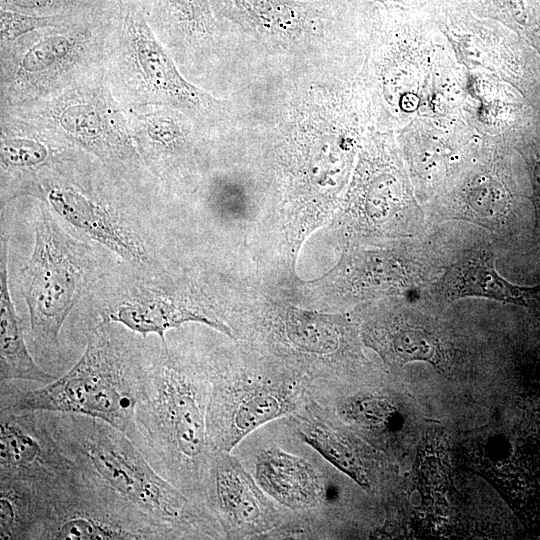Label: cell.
I'll return each instance as SVG.
<instances>
[{
    "mask_svg": "<svg viewBox=\"0 0 540 540\" xmlns=\"http://www.w3.org/2000/svg\"><path fill=\"white\" fill-rule=\"evenodd\" d=\"M234 90L255 80L362 63L366 19L354 27L340 0H210Z\"/></svg>",
    "mask_w": 540,
    "mask_h": 540,
    "instance_id": "6da1fadb",
    "label": "cell"
},
{
    "mask_svg": "<svg viewBox=\"0 0 540 540\" xmlns=\"http://www.w3.org/2000/svg\"><path fill=\"white\" fill-rule=\"evenodd\" d=\"M207 364L159 339L146 347L144 397L135 413V445L153 468L202 507L203 480L214 453L207 431ZM203 508V507H202Z\"/></svg>",
    "mask_w": 540,
    "mask_h": 540,
    "instance_id": "7a4b0ae2",
    "label": "cell"
},
{
    "mask_svg": "<svg viewBox=\"0 0 540 540\" xmlns=\"http://www.w3.org/2000/svg\"><path fill=\"white\" fill-rule=\"evenodd\" d=\"M0 495L1 527L10 540H176L78 465L47 480L6 481Z\"/></svg>",
    "mask_w": 540,
    "mask_h": 540,
    "instance_id": "3957f363",
    "label": "cell"
},
{
    "mask_svg": "<svg viewBox=\"0 0 540 540\" xmlns=\"http://www.w3.org/2000/svg\"><path fill=\"white\" fill-rule=\"evenodd\" d=\"M120 324L100 320L75 365L49 384L0 388V412L46 411L101 419L135 443V413L145 393L146 346Z\"/></svg>",
    "mask_w": 540,
    "mask_h": 540,
    "instance_id": "277c9868",
    "label": "cell"
},
{
    "mask_svg": "<svg viewBox=\"0 0 540 540\" xmlns=\"http://www.w3.org/2000/svg\"><path fill=\"white\" fill-rule=\"evenodd\" d=\"M42 412L67 457L169 529L176 539H224L208 513L161 476L125 433L94 417Z\"/></svg>",
    "mask_w": 540,
    "mask_h": 540,
    "instance_id": "5b68a950",
    "label": "cell"
},
{
    "mask_svg": "<svg viewBox=\"0 0 540 540\" xmlns=\"http://www.w3.org/2000/svg\"><path fill=\"white\" fill-rule=\"evenodd\" d=\"M279 508L276 538L327 539L340 500L337 471L297 433L287 417L249 434L233 451Z\"/></svg>",
    "mask_w": 540,
    "mask_h": 540,
    "instance_id": "8992f818",
    "label": "cell"
},
{
    "mask_svg": "<svg viewBox=\"0 0 540 540\" xmlns=\"http://www.w3.org/2000/svg\"><path fill=\"white\" fill-rule=\"evenodd\" d=\"M206 364L207 431L214 451L233 452L253 431L296 414L310 399V384L287 369H248L219 356Z\"/></svg>",
    "mask_w": 540,
    "mask_h": 540,
    "instance_id": "52a82bcc",
    "label": "cell"
},
{
    "mask_svg": "<svg viewBox=\"0 0 540 540\" xmlns=\"http://www.w3.org/2000/svg\"><path fill=\"white\" fill-rule=\"evenodd\" d=\"M46 205L40 207L33 249L19 275L30 335L42 354L59 348L61 329L81 297L88 268L83 245L60 228Z\"/></svg>",
    "mask_w": 540,
    "mask_h": 540,
    "instance_id": "ba28073f",
    "label": "cell"
},
{
    "mask_svg": "<svg viewBox=\"0 0 540 540\" xmlns=\"http://www.w3.org/2000/svg\"><path fill=\"white\" fill-rule=\"evenodd\" d=\"M135 80L157 103L176 109L206 132L225 133L235 119L229 98H218L188 81L158 38L140 0H119L110 14Z\"/></svg>",
    "mask_w": 540,
    "mask_h": 540,
    "instance_id": "9c48e42d",
    "label": "cell"
},
{
    "mask_svg": "<svg viewBox=\"0 0 540 540\" xmlns=\"http://www.w3.org/2000/svg\"><path fill=\"white\" fill-rule=\"evenodd\" d=\"M201 504L224 539L276 538L284 524L279 508L233 452L214 451Z\"/></svg>",
    "mask_w": 540,
    "mask_h": 540,
    "instance_id": "30bf717a",
    "label": "cell"
},
{
    "mask_svg": "<svg viewBox=\"0 0 540 540\" xmlns=\"http://www.w3.org/2000/svg\"><path fill=\"white\" fill-rule=\"evenodd\" d=\"M146 9L150 23L189 69L206 72L218 63L229 64L222 28L210 0H147Z\"/></svg>",
    "mask_w": 540,
    "mask_h": 540,
    "instance_id": "8fae6325",
    "label": "cell"
},
{
    "mask_svg": "<svg viewBox=\"0 0 540 540\" xmlns=\"http://www.w3.org/2000/svg\"><path fill=\"white\" fill-rule=\"evenodd\" d=\"M75 466L42 411L0 412V480H47Z\"/></svg>",
    "mask_w": 540,
    "mask_h": 540,
    "instance_id": "7c38bea8",
    "label": "cell"
},
{
    "mask_svg": "<svg viewBox=\"0 0 540 540\" xmlns=\"http://www.w3.org/2000/svg\"><path fill=\"white\" fill-rule=\"evenodd\" d=\"M45 203L86 237L106 247L136 267H148L151 258L143 242L107 205L68 185H53Z\"/></svg>",
    "mask_w": 540,
    "mask_h": 540,
    "instance_id": "4fadbf2b",
    "label": "cell"
},
{
    "mask_svg": "<svg viewBox=\"0 0 540 540\" xmlns=\"http://www.w3.org/2000/svg\"><path fill=\"white\" fill-rule=\"evenodd\" d=\"M100 316L101 320L120 324L144 338L155 335L164 345L171 329L189 322L206 324L233 338L231 327L208 308L182 296L153 289L141 290L110 304Z\"/></svg>",
    "mask_w": 540,
    "mask_h": 540,
    "instance_id": "5bb4252c",
    "label": "cell"
},
{
    "mask_svg": "<svg viewBox=\"0 0 540 540\" xmlns=\"http://www.w3.org/2000/svg\"><path fill=\"white\" fill-rule=\"evenodd\" d=\"M52 116L68 138L104 161H126L135 155L121 117L99 92L68 96L55 106Z\"/></svg>",
    "mask_w": 540,
    "mask_h": 540,
    "instance_id": "9a60e30c",
    "label": "cell"
},
{
    "mask_svg": "<svg viewBox=\"0 0 540 540\" xmlns=\"http://www.w3.org/2000/svg\"><path fill=\"white\" fill-rule=\"evenodd\" d=\"M438 286L448 300L479 297L520 306H528L540 291V285L521 286L501 276L493 251L486 247L470 250L447 265Z\"/></svg>",
    "mask_w": 540,
    "mask_h": 540,
    "instance_id": "2e32d148",
    "label": "cell"
},
{
    "mask_svg": "<svg viewBox=\"0 0 540 540\" xmlns=\"http://www.w3.org/2000/svg\"><path fill=\"white\" fill-rule=\"evenodd\" d=\"M105 17L76 18L46 32L21 55L15 76L25 86H42L71 68L84 51L89 28Z\"/></svg>",
    "mask_w": 540,
    "mask_h": 540,
    "instance_id": "e0dca14e",
    "label": "cell"
},
{
    "mask_svg": "<svg viewBox=\"0 0 540 540\" xmlns=\"http://www.w3.org/2000/svg\"><path fill=\"white\" fill-rule=\"evenodd\" d=\"M57 376L43 369L29 352L8 283V245L2 240L0 259V383L30 381L41 385Z\"/></svg>",
    "mask_w": 540,
    "mask_h": 540,
    "instance_id": "ac0fdd59",
    "label": "cell"
},
{
    "mask_svg": "<svg viewBox=\"0 0 540 540\" xmlns=\"http://www.w3.org/2000/svg\"><path fill=\"white\" fill-rule=\"evenodd\" d=\"M366 341L389 364L426 361L438 366L445 359L443 343L436 333L405 320H395L370 329Z\"/></svg>",
    "mask_w": 540,
    "mask_h": 540,
    "instance_id": "d6986e66",
    "label": "cell"
},
{
    "mask_svg": "<svg viewBox=\"0 0 540 540\" xmlns=\"http://www.w3.org/2000/svg\"><path fill=\"white\" fill-rule=\"evenodd\" d=\"M140 132L149 154L171 165L188 162L196 138L208 133L187 115L170 107L143 116Z\"/></svg>",
    "mask_w": 540,
    "mask_h": 540,
    "instance_id": "ffe728a7",
    "label": "cell"
},
{
    "mask_svg": "<svg viewBox=\"0 0 540 540\" xmlns=\"http://www.w3.org/2000/svg\"><path fill=\"white\" fill-rule=\"evenodd\" d=\"M472 9L509 28L540 56V0H474Z\"/></svg>",
    "mask_w": 540,
    "mask_h": 540,
    "instance_id": "44dd1931",
    "label": "cell"
},
{
    "mask_svg": "<svg viewBox=\"0 0 540 540\" xmlns=\"http://www.w3.org/2000/svg\"><path fill=\"white\" fill-rule=\"evenodd\" d=\"M119 0H1V9L39 16L103 17Z\"/></svg>",
    "mask_w": 540,
    "mask_h": 540,
    "instance_id": "7402d4cb",
    "label": "cell"
},
{
    "mask_svg": "<svg viewBox=\"0 0 540 540\" xmlns=\"http://www.w3.org/2000/svg\"><path fill=\"white\" fill-rule=\"evenodd\" d=\"M46 146L32 138L4 136L1 140V164L5 169H28L44 164Z\"/></svg>",
    "mask_w": 540,
    "mask_h": 540,
    "instance_id": "603a6c76",
    "label": "cell"
},
{
    "mask_svg": "<svg viewBox=\"0 0 540 540\" xmlns=\"http://www.w3.org/2000/svg\"><path fill=\"white\" fill-rule=\"evenodd\" d=\"M77 17L39 16L14 10L1 9L0 32L1 42L8 43L37 29L58 27Z\"/></svg>",
    "mask_w": 540,
    "mask_h": 540,
    "instance_id": "cb8c5ba5",
    "label": "cell"
},
{
    "mask_svg": "<svg viewBox=\"0 0 540 540\" xmlns=\"http://www.w3.org/2000/svg\"><path fill=\"white\" fill-rule=\"evenodd\" d=\"M516 148L527 166L532 187L531 199L535 209L536 228L540 230V145L533 141H526L522 137L521 144Z\"/></svg>",
    "mask_w": 540,
    "mask_h": 540,
    "instance_id": "d4e9b609",
    "label": "cell"
},
{
    "mask_svg": "<svg viewBox=\"0 0 540 540\" xmlns=\"http://www.w3.org/2000/svg\"><path fill=\"white\" fill-rule=\"evenodd\" d=\"M381 3L384 6H394L401 8H409L416 4V0H373Z\"/></svg>",
    "mask_w": 540,
    "mask_h": 540,
    "instance_id": "484cf974",
    "label": "cell"
},
{
    "mask_svg": "<svg viewBox=\"0 0 540 540\" xmlns=\"http://www.w3.org/2000/svg\"><path fill=\"white\" fill-rule=\"evenodd\" d=\"M143 2L147 3V0H142Z\"/></svg>",
    "mask_w": 540,
    "mask_h": 540,
    "instance_id": "4316f807",
    "label": "cell"
}]
</instances>
